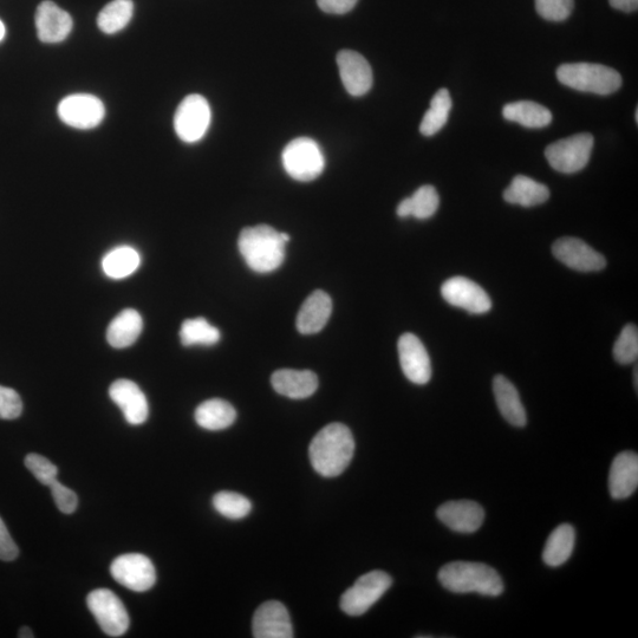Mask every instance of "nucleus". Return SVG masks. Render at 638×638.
Masks as SVG:
<instances>
[{
    "label": "nucleus",
    "instance_id": "f257e3e1",
    "mask_svg": "<svg viewBox=\"0 0 638 638\" xmlns=\"http://www.w3.org/2000/svg\"><path fill=\"white\" fill-rule=\"evenodd\" d=\"M355 453V440L343 423H330L319 431L309 446L312 467L324 478H335L347 470Z\"/></svg>",
    "mask_w": 638,
    "mask_h": 638
},
{
    "label": "nucleus",
    "instance_id": "f03ea898",
    "mask_svg": "<svg viewBox=\"0 0 638 638\" xmlns=\"http://www.w3.org/2000/svg\"><path fill=\"white\" fill-rule=\"evenodd\" d=\"M285 245L282 233L269 225L246 227L238 240L240 255L247 266L257 273H270L281 268Z\"/></svg>",
    "mask_w": 638,
    "mask_h": 638
},
{
    "label": "nucleus",
    "instance_id": "7ed1b4c3",
    "mask_svg": "<svg viewBox=\"0 0 638 638\" xmlns=\"http://www.w3.org/2000/svg\"><path fill=\"white\" fill-rule=\"evenodd\" d=\"M442 587L454 594H475L497 597L504 592V583L496 570L483 563L453 562L439 571Z\"/></svg>",
    "mask_w": 638,
    "mask_h": 638
},
{
    "label": "nucleus",
    "instance_id": "20e7f679",
    "mask_svg": "<svg viewBox=\"0 0 638 638\" xmlns=\"http://www.w3.org/2000/svg\"><path fill=\"white\" fill-rule=\"evenodd\" d=\"M558 81L582 93L607 96L622 87V76L603 64L568 63L557 69Z\"/></svg>",
    "mask_w": 638,
    "mask_h": 638
},
{
    "label": "nucleus",
    "instance_id": "39448f33",
    "mask_svg": "<svg viewBox=\"0 0 638 638\" xmlns=\"http://www.w3.org/2000/svg\"><path fill=\"white\" fill-rule=\"evenodd\" d=\"M285 172L302 182L315 180L325 168V159L318 143L309 138L292 140L282 155Z\"/></svg>",
    "mask_w": 638,
    "mask_h": 638
},
{
    "label": "nucleus",
    "instance_id": "423d86ee",
    "mask_svg": "<svg viewBox=\"0 0 638 638\" xmlns=\"http://www.w3.org/2000/svg\"><path fill=\"white\" fill-rule=\"evenodd\" d=\"M393 579L387 572L376 570L357 579L341 597V609L349 616H361L381 600L392 587Z\"/></svg>",
    "mask_w": 638,
    "mask_h": 638
},
{
    "label": "nucleus",
    "instance_id": "0eeeda50",
    "mask_svg": "<svg viewBox=\"0 0 638 638\" xmlns=\"http://www.w3.org/2000/svg\"><path fill=\"white\" fill-rule=\"evenodd\" d=\"M594 143V136L589 133L572 135L546 147L545 158L555 171L574 174L589 164Z\"/></svg>",
    "mask_w": 638,
    "mask_h": 638
},
{
    "label": "nucleus",
    "instance_id": "6e6552de",
    "mask_svg": "<svg viewBox=\"0 0 638 638\" xmlns=\"http://www.w3.org/2000/svg\"><path fill=\"white\" fill-rule=\"evenodd\" d=\"M211 120V107L205 97L197 94L187 96L174 116L175 133L184 142H198L206 135Z\"/></svg>",
    "mask_w": 638,
    "mask_h": 638
},
{
    "label": "nucleus",
    "instance_id": "1a4fd4ad",
    "mask_svg": "<svg viewBox=\"0 0 638 638\" xmlns=\"http://www.w3.org/2000/svg\"><path fill=\"white\" fill-rule=\"evenodd\" d=\"M87 604L90 613L108 636L119 637L127 633L130 623L128 611L113 591L94 590L88 595Z\"/></svg>",
    "mask_w": 638,
    "mask_h": 638
},
{
    "label": "nucleus",
    "instance_id": "9d476101",
    "mask_svg": "<svg viewBox=\"0 0 638 638\" xmlns=\"http://www.w3.org/2000/svg\"><path fill=\"white\" fill-rule=\"evenodd\" d=\"M115 581L134 592L151 590L156 583L155 566L151 559L140 553L117 557L110 566Z\"/></svg>",
    "mask_w": 638,
    "mask_h": 638
},
{
    "label": "nucleus",
    "instance_id": "9b49d317",
    "mask_svg": "<svg viewBox=\"0 0 638 638\" xmlns=\"http://www.w3.org/2000/svg\"><path fill=\"white\" fill-rule=\"evenodd\" d=\"M58 117L65 125L76 129H93L106 115L103 102L94 95L74 94L65 97L57 108Z\"/></svg>",
    "mask_w": 638,
    "mask_h": 638
},
{
    "label": "nucleus",
    "instance_id": "f8f14e48",
    "mask_svg": "<svg viewBox=\"0 0 638 638\" xmlns=\"http://www.w3.org/2000/svg\"><path fill=\"white\" fill-rule=\"evenodd\" d=\"M441 295L448 304L473 315H483L492 308V301L480 285L465 277H453L442 285Z\"/></svg>",
    "mask_w": 638,
    "mask_h": 638
},
{
    "label": "nucleus",
    "instance_id": "ddd939ff",
    "mask_svg": "<svg viewBox=\"0 0 638 638\" xmlns=\"http://www.w3.org/2000/svg\"><path fill=\"white\" fill-rule=\"evenodd\" d=\"M552 253L559 262L579 272H597L607 266V259L600 252L577 238L558 239L552 246Z\"/></svg>",
    "mask_w": 638,
    "mask_h": 638
},
{
    "label": "nucleus",
    "instance_id": "4468645a",
    "mask_svg": "<svg viewBox=\"0 0 638 638\" xmlns=\"http://www.w3.org/2000/svg\"><path fill=\"white\" fill-rule=\"evenodd\" d=\"M400 363L403 374L410 382L427 384L432 379V363L425 345L419 337L413 334H405L400 337L399 343Z\"/></svg>",
    "mask_w": 638,
    "mask_h": 638
},
{
    "label": "nucleus",
    "instance_id": "2eb2a0df",
    "mask_svg": "<svg viewBox=\"0 0 638 638\" xmlns=\"http://www.w3.org/2000/svg\"><path fill=\"white\" fill-rule=\"evenodd\" d=\"M343 86L351 96L360 97L373 87L374 76L369 62L353 50H342L337 55Z\"/></svg>",
    "mask_w": 638,
    "mask_h": 638
},
{
    "label": "nucleus",
    "instance_id": "dca6fc26",
    "mask_svg": "<svg viewBox=\"0 0 638 638\" xmlns=\"http://www.w3.org/2000/svg\"><path fill=\"white\" fill-rule=\"evenodd\" d=\"M256 638H292L291 618L285 605L277 601L266 602L257 609L252 621Z\"/></svg>",
    "mask_w": 638,
    "mask_h": 638
},
{
    "label": "nucleus",
    "instance_id": "f3484780",
    "mask_svg": "<svg viewBox=\"0 0 638 638\" xmlns=\"http://www.w3.org/2000/svg\"><path fill=\"white\" fill-rule=\"evenodd\" d=\"M440 522L459 533L477 532L484 524L485 511L471 500H455L441 505L436 511Z\"/></svg>",
    "mask_w": 638,
    "mask_h": 638
},
{
    "label": "nucleus",
    "instance_id": "a211bd4d",
    "mask_svg": "<svg viewBox=\"0 0 638 638\" xmlns=\"http://www.w3.org/2000/svg\"><path fill=\"white\" fill-rule=\"evenodd\" d=\"M35 22L39 41L48 44L65 41L74 25L69 13L49 0L39 4Z\"/></svg>",
    "mask_w": 638,
    "mask_h": 638
},
{
    "label": "nucleus",
    "instance_id": "6ab92c4d",
    "mask_svg": "<svg viewBox=\"0 0 638 638\" xmlns=\"http://www.w3.org/2000/svg\"><path fill=\"white\" fill-rule=\"evenodd\" d=\"M109 396L122 410L129 425L140 426L148 420L147 397L138 384L129 380H117L109 388Z\"/></svg>",
    "mask_w": 638,
    "mask_h": 638
},
{
    "label": "nucleus",
    "instance_id": "aec40b11",
    "mask_svg": "<svg viewBox=\"0 0 638 638\" xmlns=\"http://www.w3.org/2000/svg\"><path fill=\"white\" fill-rule=\"evenodd\" d=\"M638 486V457L634 452H622L617 455L610 468L609 490L616 500L627 499L635 493Z\"/></svg>",
    "mask_w": 638,
    "mask_h": 638
},
{
    "label": "nucleus",
    "instance_id": "412c9836",
    "mask_svg": "<svg viewBox=\"0 0 638 638\" xmlns=\"http://www.w3.org/2000/svg\"><path fill=\"white\" fill-rule=\"evenodd\" d=\"M271 383L278 394L303 400L316 393L318 377L310 370L281 369L272 375Z\"/></svg>",
    "mask_w": 638,
    "mask_h": 638
},
{
    "label": "nucleus",
    "instance_id": "4be33fe9",
    "mask_svg": "<svg viewBox=\"0 0 638 638\" xmlns=\"http://www.w3.org/2000/svg\"><path fill=\"white\" fill-rule=\"evenodd\" d=\"M332 312L328 294L316 290L307 298L297 316V329L303 335L317 334L327 325Z\"/></svg>",
    "mask_w": 638,
    "mask_h": 638
},
{
    "label": "nucleus",
    "instance_id": "5701e85b",
    "mask_svg": "<svg viewBox=\"0 0 638 638\" xmlns=\"http://www.w3.org/2000/svg\"><path fill=\"white\" fill-rule=\"evenodd\" d=\"M493 392L503 418L514 427H525L527 423L526 410L514 384L505 376L497 375L493 380Z\"/></svg>",
    "mask_w": 638,
    "mask_h": 638
},
{
    "label": "nucleus",
    "instance_id": "b1692460",
    "mask_svg": "<svg viewBox=\"0 0 638 638\" xmlns=\"http://www.w3.org/2000/svg\"><path fill=\"white\" fill-rule=\"evenodd\" d=\"M506 203L522 207H533L550 199L549 188L525 175H517L504 192Z\"/></svg>",
    "mask_w": 638,
    "mask_h": 638
},
{
    "label": "nucleus",
    "instance_id": "393cba45",
    "mask_svg": "<svg viewBox=\"0 0 638 638\" xmlns=\"http://www.w3.org/2000/svg\"><path fill=\"white\" fill-rule=\"evenodd\" d=\"M143 328L142 317L134 309H126L109 324L107 340L116 349L128 348L138 341Z\"/></svg>",
    "mask_w": 638,
    "mask_h": 638
},
{
    "label": "nucleus",
    "instance_id": "a878e982",
    "mask_svg": "<svg viewBox=\"0 0 638 638\" xmlns=\"http://www.w3.org/2000/svg\"><path fill=\"white\" fill-rule=\"evenodd\" d=\"M236 419V409L230 402L221 399L205 401L195 410V421L207 431H223L231 427Z\"/></svg>",
    "mask_w": 638,
    "mask_h": 638
},
{
    "label": "nucleus",
    "instance_id": "bb28decb",
    "mask_svg": "<svg viewBox=\"0 0 638 638\" xmlns=\"http://www.w3.org/2000/svg\"><path fill=\"white\" fill-rule=\"evenodd\" d=\"M576 532L574 527L563 524L553 530L543 551V561L551 568H558L569 561L574 552Z\"/></svg>",
    "mask_w": 638,
    "mask_h": 638
},
{
    "label": "nucleus",
    "instance_id": "cd10ccee",
    "mask_svg": "<svg viewBox=\"0 0 638 638\" xmlns=\"http://www.w3.org/2000/svg\"><path fill=\"white\" fill-rule=\"evenodd\" d=\"M504 119L517 122L520 126L532 129L548 127L552 122L550 110L542 104L532 101H518L506 104Z\"/></svg>",
    "mask_w": 638,
    "mask_h": 638
},
{
    "label": "nucleus",
    "instance_id": "c85d7f7f",
    "mask_svg": "<svg viewBox=\"0 0 638 638\" xmlns=\"http://www.w3.org/2000/svg\"><path fill=\"white\" fill-rule=\"evenodd\" d=\"M440 205L438 192L431 185L421 186L412 197L402 200L397 206L400 218L414 217L419 220L432 218Z\"/></svg>",
    "mask_w": 638,
    "mask_h": 638
},
{
    "label": "nucleus",
    "instance_id": "c756f323",
    "mask_svg": "<svg viewBox=\"0 0 638 638\" xmlns=\"http://www.w3.org/2000/svg\"><path fill=\"white\" fill-rule=\"evenodd\" d=\"M140 253L130 246H120L107 253L103 258L102 269L113 279H123L139 269Z\"/></svg>",
    "mask_w": 638,
    "mask_h": 638
},
{
    "label": "nucleus",
    "instance_id": "7c9ffc66",
    "mask_svg": "<svg viewBox=\"0 0 638 638\" xmlns=\"http://www.w3.org/2000/svg\"><path fill=\"white\" fill-rule=\"evenodd\" d=\"M453 107L451 94L445 88L436 93L431 101V107L423 116L420 132L423 136H433L438 134L446 126L449 114Z\"/></svg>",
    "mask_w": 638,
    "mask_h": 638
},
{
    "label": "nucleus",
    "instance_id": "2f4dec72",
    "mask_svg": "<svg viewBox=\"0 0 638 638\" xmlns=\"http://www.w3.org/2000/svg\"><path fill=\"white\" fill-rule=\"evenodd\" d=\"M133 13V0H113L100 12L97 25L104 34L113 35L126 28Z\"/></svg>",
    "mask_w": 638,
    "mask_h": 638
},
{
    "label": "nucleus",
    "instance_id": "473e14b6",
    "mask_svg": "<svg viewBox=\"0 0 638 638\" xmlns=\"http://www.w3.org/2000/svg\"><path fill=\"white\" fill-rule=\"evenodd\" d=\"M220 338V331L205 318L187 319L181 325L180 340L185 347H193V345L212 347L220 341Z\"/></svg>",
    "mask_w": 638,
    "mask_h": 638
},
{
    "label": "nucleus",
    "instance_id": "72a5a7b5",
    "mask_svg": "<svg viewBox=\"0 0 638 638\" xmlns=\"http://www.w3.org/2000/svg\"><path fill=\"white\" fill-rule=\"evenodd\" d=\"M213 507L221 516L231 519H244L252 511V504L242 494L230 491H221L213 497Z\"/></svg>",
    "mask_w": 638,
    "mask_h": 638
},
{
    "label": "nucleus",
    "instance_id": "f704fd0d",
    "mask_svg": "<svg viewBox=\"0 0 638 638\" xmlns=\"http://www.w3.org/2000/svg\"><path fill=\"white\" fill-rule=\"evenodd\" d=\"M615 360L624 364H631L637 361L638 357V330L636 325L628 324L621 331L614 345Z\"/></svg>",
    "mask_w": 638,
    "mask_h": 638
},
{
    "label": "nucleus",
    "instance_id": "c9c22d12",
    "mask_svg": "<svg viewBox=\"0 0 638 638\" xmlns=\"http://www.w3.org/2000/svg\"><path fill=\"white\" fill-rule=\"evenodd\" d=\"M574 0H536L538 15L550 22H564L574 11Z\"/></svg>",
    "mask_w": 638,
    "mask_h": 638
},
{
    "label": "nucleus",
    "instance_id": "e433bc0d",
    "mask_svg": "<svg viewBox=\"0 0 638 638\" xmlns=\"http://www.w3.org/2000/svg\"><path fill=\"white\" fill-rule=\"evenodd\" d=\"M25 466L34 474L39 483L50 486L57 480L58 470L50 460L42 455L31 453L25 458Z\"/></svg>",
    "mask_w": 638,
    "mask_h": 638
},
{
    "label": "nucleus",
    "instance_id": "4c0bfd02",
    "mask_svg": "<svg viewBox=\"0 0 638 638\" xmlns=\"http://www.w3.org/2000/svg\"><path fill=\"white\" fill-rule=\"evenodd\" d=\"M23 412V402L16 390L0 386V419L15 420Z\"/></svg>",
    "mask_w": 638,
    "mask_h": 638
},
{
    "label": "nucleus",
    "instance_id": "58836bf2",
    "mask_svg": "<svg viewBox=\"0 0 638 638\" xmlns=\"http://www.w3.org/2000/svg\"><path fill=\"white\" fill-rule=\"evenodd\" d=\"M52 498H54L58 510L64 514L74 513L77 509L78 498L76 493L56 480L50 486Z\"/></svg>",
    "mask_w": 638,
    "mask_h": 638
},
{
    "label": "nucleus",
    "instance_id": "ea45409f",
    "mask_svg": "<svg viewBox=\"0 0 638 638\" xmlns=\"http://www.w3.org/2000/svg\"><path fill=\"white\" fill-rule=\"evenodd\" d=\"M18 555V546L15 540L12 539L3 519L0 518V561L12 562L15 561Z\"/></svg>",
    "mask_w": 638,
    "mask_h": 638
},
{
    "label": "nucleus",
    "instance_id": "a19ab883",
    "mask_svg": "<svg viewBox=\"0 0 638 638\" xmlns=\"http://www.w3.org/2000/svg\"><path fill=\"white\" fill-rule=\"evenodd\" d=\"M358 0H317L319 9L331 15H344L353 10Z\"/></svg>",
    "mask_w": 638,
    "mask_h": 638
},
{
    "label": "nucleus",
    "instance_id": "79ce46f5",
    "mask_svg": "<svg viewBox=\"0 0 638 638\" xmlns=\"http://www.w3.org/2000/svg\"><path fill=\"white\" fill-rule=\"evenodd\" d=\"M614 9L622 12H634L638 9V0H609Z\"/></svg>",
    "mask_w": 638,
    "mask_h": 638
},
{
    "label": "nucleus",
    "instance_id": "37998d69",
    "mask_svg": "<svg viewBox=\"0 0 638 638\" xmlns=\"http://www.w3.org/2000/svg\"><path fill=\"white\" fill-rule=\"evenodd\" d=\"M19 638H32L35 637L34 631H32L29 627H23L19 630L18 633Z\"/></svg>",
    "mask_w": 638,
    "mask_h": 638
},
{
    "label": "nucleus",
    "instance_id": "c03bdc74",
    "mask_svg": "<svg viewBox=\"0 0 638 638\" xmlns=\"http://www.w3.org/2000/svg\"><path fill=\"white\" fill-rule=\"evenodd\" d=\"M6 36V28L5 25L2 21H0V42L3 41V39Z\"/></svg>",
    "mask_w": 638,
    "mask_h": 638
},
{
    "label": "nucleus",
    "instance_id": "a18cd8bd",
    "mask_svg": "<svg viewBox=\"0 0 638 638\" xmlns=\"http://www.w3.org/2000/svg\"><path fill=\"white\" fill-rule=\"evenodd\" d=\"M634 376H635V388L637 390V387H638V368L637 367H635Z\"/></svg>",
    "mask_w": 638,
    "mask_h": 638
},
{
    "label": "nucleus",
    "instance_id": "49530a36",
    "mask_svg": "<svg viewBox=\"0 0 638 638\" xmlns=\"http://www.w3.org/2000/svg\"><path fill=\"white\" fill-rule=\"evenodd\" d=\"M635 119H636V122H637L638 121V110L637 109H636V113H635Z\"/></svg>",
    "mask_w": 638,
    "mask_h": 638
}]
</instances>
